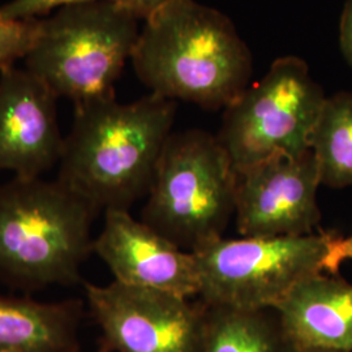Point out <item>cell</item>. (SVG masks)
<instances>
[{"label":"cell","mask_w":352,"mask_h":352,"mask_svg":"<svg viewBox=\"0 0 352 352\" xmlns=\"http://www.w3.org/2000/svg\"><path fill=\"white\" fill-rule=\"evenodd\" d=\"M175 113V101L153 93L75 104L56 180L97 212L128 210L151 192Z\"/></svg>","instance_id":"obj_1"},{"label":"cell","mask_w":352,"mask_h":352,"mask_svg":"<svg viewBox=\"0 0 352 352\" xmlns=\"http://www.w3.org/2000/svg\"><path fill=\"white\" fill-rule=\"evenodd\" d=\"M298 352H336V351H321V350H299Z\"/></svg>","instance_id":"obj_21"},{"label":"cell","mask_w":352,"mask_h":352,"mask_svg":"<svg viewBox=\"0 0 352 352\" xmlns=\"http://www.w3.org/2000/svg\"><path fill=\"white\" fill-rule=\"evenodd\" d=\"M298 350L352 352V285L322 273L305 278L274 308Z\"/></svg>","instance_id":"obj_12"},{"label":"cell","mask_w":352,"mask_h":352,"mask_svg":"<svg viewBox=\"0 0 352 352\" xmlns=\"http://www.w3.org/2000/svg\"><path fill=\"white\" fill-rule=\"evenodd\" d=\"M139 21L113 1L60 8L39 19L25 68L75 104L115 97V82L138 43Z\"/></svg>","instance_id":"obj_4"},{"label":"cell","mask_w":352,"mask_h":352,"mask_svg":"<svg viewBox=\"0 0 352 352\" xmlns=\"http://www.w3.org/2000/svg\"><path fill=\"white\" fill-rule=\"evenodd\" d=\"M82 302L0 298V352H81Z\"/></svg>","instance_id":"obj_13"},{"label":"cell","mask_w":352,"mask_h":352,"mask_svg":"<svg viewBox=\"0 0 352 352\" xmlns=\"http://www.w3.org/2000/svg\"><path fill=\"white\" fill-rule=\"evenodd\" d=\"M321 184L352 187V91L327 97L311 135Z\"/></svg>","instance_id":"obj_15"},{"label":"cell","mask_w":352,"mask_h":352,"mask_svg":"<svg viewBox=\"0 0 352 352\" xmlns=\"http://www.w3.org/2000/svg\"><path fill=\"white\" fill-rule=\"evenodd\" d=\"M346 260H352V235L346 239L336 235L329 245L324 261V272L330 273L331 276L338 274L340 265Z\"/></svg>","instance_id":"obj_18"},{"label":"cell","mask_w":352,"mask_h":352,"mask_svg":"<svg viewBox=\"0 0 352 352\" xmlns=\"http://www.w3.org/2000/svg\"><path fill=\"white\" fill-rule=\"evenodd\" d=\"M340 45L346 62L352 68V0H347L340 16Z\"/></svg>","instance_id":"obj_19"},{"label":"cell","mask_w":352,"mask_h":352,"mask_svg":"<svg viewBox=\"0 0 352 352\" xmlns=\"http://www.w3.org/2000/svg\"><path fill=\"white\" fill-rule=\"evenodd\" d=\"M58 97L28 69L0 72V171L41 177L59 162L64 138Z\"/></svg>","instance_id":"obj_10"},{"label":"cell","mask_w":352,"mask_h":352,"mask_svg":"<svg viewBox=\"0 0 352 352\" xmlns=\"http://www.w3.org/2000/svg\"><path fill=\"white\" fill-rule=\"evenodd\" d=\"M96 213L59 180L14 176L0 186V279L24 289L75 285Z\"/></svg>","instance_id":"obj_3"},{"label":"cell","mask_w":352,"mask_h":352,"mask_svg":"<svg viewBox=\"0 0 352 352\" xmlns=\"http://www.w3.org/2000/svg\"><path fill=\"white\" fill-rule=\"evenodd\" d=\"M327 96L298 56H282L248 85L223 113L217 139L235 171L276 153L311 149V135Z\"/></svg>","instance_id":"obj_7"},{"label":"cell","mask_w":352,"mask_h":352,"mask_svg":"<svg viewBox=\"0 0 352 352\" xmlns=\"http://www.w3.org/2000/svg\"><path fill=\"white\" fill-rule=\"evenodd\" d=\"M176 1H180V0H131L128 8L135 13V16L139 20L145 21L153 13Z\"/></svg>","instance_id":"obj_20"},{"label":"cell","mask_w":352,"mask_h":352,"mask_svg":"<svg viewBox=\"0 0 352 352\" xmlns=\"http://www.w3.org/2000/svg\"><path fill=\"white\" fill-rule=\"evenodd\" d=\"M131 62L153 94L226 109L250 85L253 60L225 13L195 0L166 6L145 20Z\"/></svg>","instance_id":"obj_2"},{"label":"cell","mask_w":352,"mask_h":352,"mask_svg":"<svg viewBox=\"0 0 352 352\" xmlns=\"http://www.w3.org/2000/svg\"><path fill=\"white\" fill-rule=\"evenodd\" d=\"M93 252L120 283L162 289L188 299L200 294L195 254L136 221L128 210L104 212Z\"/></svg>","instance_id":"obj_11"},{"label":"cell","mask_w":352,"mask_h":352,"mask_svg":"<svg viewBox=\"0 0 352 352\" xmlns=\"http://www.w3.org/2000/svg\"><path fill=\"white\" fill-rule=\"evenodd\" d=\"M90 315L101 329L100 352H199L205 304L162 289L85 285Z\"/></svg>","instance_id":"obj_8"},{"label":"cell","mask_w":352,"mask_h":352,"mask_svg":"<svg viewBox=\"0 0 352 352\" xmlns=\"http://www.w3.org/2000/svg\"><path fill=\"white\" fill-rule=\"evenodd\" d=\"M39 19L13 21L0 17V72L25 58L37 36Z\"/></svg>","instance_id":"obj_16"},{"label":"cell","mask_w":352,"mask_h":352,"mask_svg":"<svg viewBox=\"0 0 352 352\" xmlns=\"http://www.w3.org/2000/svg\"><path fill=\"white\" fill-rule=\"evenodd\" d=\"M277 311H244L205 304L199 352H298Z\"/></svg>","instance_id":"obj_14"},{"label":"cell","mask_w":352,"mask_h":352,"mask_svg":"<svg viewBox=\"0 0 352 352\" xmlns=\"http://www.w3.org/2000/svg\"><path fill=\"white\" fill-rule=\"evenodd\" d=\"M236 171L219 142L201 129L171 133L141 221L183 251L223 238L235 218Z\"/></svg>","instance_id":"obj_5"},{"label":"cell","mask_w":352,"mask_h":352,"mask_svg":"<svg viewBox=\"0 0 352 352\" xmlns=\"http://www.w3.org/2000/svg\"><path fill=\"white\" fill-rule=\"evenodd\" d=\"M321 186L312 151L276 153L236 171L235 221L241 236L315 234Z\"/></svg>","instance_id":"obj_9"},{"label":"cell","mask_w":352,"mask_h":352,"mask_svg":"<svg viewBox=\"0 0 352 352\" xmlns=\"http://www.w3.org/2000/svg\"><path fill=\"white\" fill-rule=\"evenodd\" d=\"M334 232L215 240L192 252L201 302L257 311L276 308L305 278L324 272Z\"/></svg>","instance_id":"obj_6"},{"label":"cell","mask_w":352,"mask_h":352,"mask_svg":"<svg viewBox=\"0 0 352 352\" xmlns=\"http://www.w3.org/2000/svg\"><path fill=\"white\" fill-rule=\"evenodd\" d=\"M97 1H113L128 7L131 0H11L0 6V17L13 21L41 19L52 11Z\"/></svg>","instance_id":"obj_17"}]
</instances>
